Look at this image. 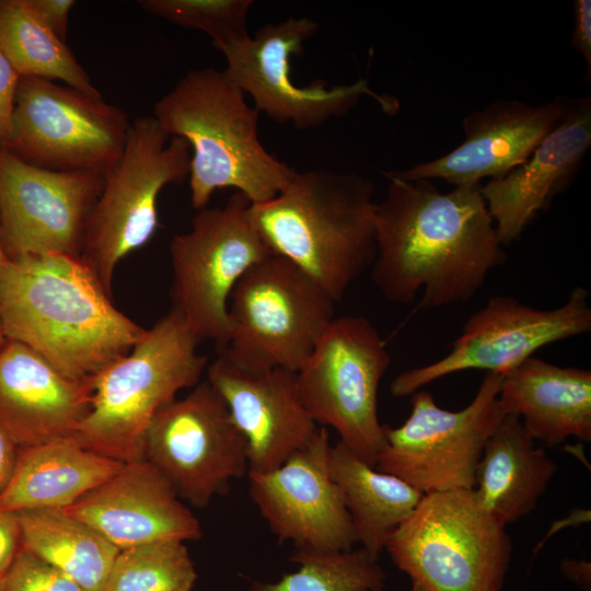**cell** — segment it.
I'll list each match as a JSON object with an SVG mask.
<instances>
[{
	"instance_id": "cell-1",
	"label": "cell",
	"mask_w": 591,
	"mask_h": 591,
	"mask_svg": "<svg viewBox=\"0 0 591 591\" xmlns=\"http://www.w3.org/2000/svg\"><path fill=\"white\" fill-rule=\"evenodd\" d=\"M376 204L371 279L392 303L432 310L467 301L507 259L480 184L441 193L428 179L392 176Z\"/></svg>"
},
{
	"instance_id": "cell-2",
	"label": "cell",
	"mask_w": 591,
	"mask_h": 591,
	"mask_svg": "<svg viewBox=\"0 0 591 591\" xmlns=\"http://www.w3.org/2000/svg\"><path fill=\"white\" fill-rule=\"evenodd\" d=\"M0 324L7 339L31 347L76 380L94 376L146 332L114 305L80 257L62 254L0 263Z\"/></svg>"
},
{
	"instance_id": "cell-3",
	"label": "cell",
	"mask_w": 591,
	"mask_h": 591,
	"mask_svg": "<svg viewBox=\"0 0 591 591\" xmlns=\"http://www.w3.org/2000/svg\"><path fill=\"white\" fill-rule=\"evenodd\" d=\"M374 186L356 172H296L273 199L251 205L270 252L309 275L335 302L376 255Z\"/></svg>"
},
{
	"instance_id": "cell-4",
	"label": "cell",
	"mask_w": 591,
	"mask_h": 591,
	"mask_svg": "<svg viewBox=\"0 0 591 591\" xmlns=\"http://www.w3.org/2000/svg\"><path fill=\"white\" fill-rule=\"evenodd\" d=\"M153 117L171 136L187 141L190 202L207 207L213 193L234 188L252 205L277 196L296 170L271 155L258 139V112L223 71L190 70L154 105Z\"/></svg>"
},
{
	"instance_id": "cell-5",
	"label": "cell",
	"mask_w": 591,
	"mask_h": 591,
	"mask_svg": "<svg viewBox=\"0 0 591 591\" xmlns=\"http://www.w3.org/2000/svg\"><path fill=\"white\" fill-rule=\"evenodd\" d=\"M200 341L171 308L126 355L90 378L91 408L76 440L121 463L143 460L154 415L179 391L200 382L208 366L197 351Z\"/></svg>"
},
{
	"instance_id": "cell-6",
	"label": "cell",
	"mask_w": 591,
	"mask_h": 591,
	"mask_svg": "<svg viewBox=\"0 0 591 591\" xmlns=\"http://www.w3.org/2000/svg\"><path fill=\"white\" fill-rule=\"evenodd\" d=\"M385 549L422 591H501L512 543L473 489L425 494Z\"/></svg>"
},
{
	"instance_id": "cell-7",
	"label": "cell",
	"mask_w": 591,
	"mask_h": 591,
	"mask_svg": "<svg viewBox=\"0 0 591 591\" xmlns=\"http://www.w3.org/2000/svg\"><path fill=\"white\" fill-rule=\"evenodd\" d=\"M190 158L187 141L171 137L153 116L130 121L119 157L104 172L80 253L109 294L117 265L158 229L161 190L188 177Z\"/></svg>"
},
{
	"instance_id": "cell-8",
	"label": "cell",
	"mask_w": 591,
	"mask_h": 591,
	"mask_svg": "<svg viewBox=\"0 0 591 591\" xmlns=\"http://www.w3.org/2000/svg\"><path fill=\"white\" fill-rule=\"evenodd\" d=\"M336 304L298 266L271 254L234 287L229 339L217 351L243 366L298 372L336 317Z\"/></svg>"
},
{
	"instance_id": "cell-9",
	"label": "cell",
	"mask_w": 591,
	"mask_h": 591,
	"mask_svg": "<svg viewBox=\"0 0 591 591\" xmlns=\"http://www.w3.org/2000/svg\"><path fill=\"white\" fill-rule=\"evenodd\" d=\"M391 363L385 341L363 316L335 317L297 372L301 401L316 425L375 467L385 442L379 385Z\"/></svg>"
},
{
	"instance_id": "cell-10",
	"label": "cell",
	"mask_w": 591,
	"mask_h": 591,
	"mask_svg": "<svg viewBox=\"0 0 591 591\" xmlns=\"http://www.w3.org/2000/svg\"><path fill=\"white\" fill-rule=\"evenodd\" d=\"M251 205L235 192L223 206L200 209L190 229L170 243L172 309L217 350L229 339L228 303L234 287L273 254L253 221Z\"/></svg>"
},
{
	"instance_id": "cell-11",
	"label": "cell",
	"mask_w": 591,
	"mask_h": 591,
	"mask_svg": "<svg viewBox=\"0 0 591 591\" xmlns=\"http://www.w3.org/2000/svg\"><path fill=\"white\" fill-rule=\"evenodd\" d=\"M501 376L487 373L471 403L455 412L437 405L426 390L413 393L404 424L384 425L375 468L424 495L473 489L485 443L506 416L498 399Z\"/></svg>"
},
{
	"instance_id": "cell-12",
	"label": "cell",
	"mask_w": 591,
	"mask_h": 591,
	"mask_svg": "<svg viewBox=\"0 0 591 591\" xmlns=\"http://www.w3.org/2000/svg\"><path fill=\"white\" fill-rule=\"evenodd\" d=\"M129 124L102 96L21 77L5 150L48 170L104 173L119 157Z\"/></svg>"
},
{
	"instance_id": "cell-13",
	"label": "cell",
	"mask_w": 591,
	"mask_h": 591,
	"mask_svg": "<svg viewBox=\"0 0 591 591\" xmlns=\"http://www.w3.org/2000/svg\"><path fill=\"white\" fill-rule=\"evenodd\" d=\"M317 31V24L305 16L266 24L253 37L219 50L227 61L222 71L253 99L258 113L301 130L317 128L345 115L366 95L374 99L387 114L396 113L397 101L372 91L366 79L334 86L323 81L299 86L291 80L292 56L301 55L304 43Z\"/></svg>"
},
{
	"instance_id": "cell-14",
	"label": "cell",
	"mask_w": 591,
	"mask_h": 591,
	"mask_svg": "<svg viewBox=\"0 0 591 591\" xmlns=\"http://www.w3.org/2000/svg\"><path fill=\"white\" fill-rule=\"evenodd\" d=\"M144 459L199 509L248 473L245 439L207 380L158 410L146 432Z\"/></svg>"
},
{
	"instance_id": "cell-15",
	"label": "cell",
	"mask_w": 591,
	"mask_h": 591,
	"mask_svg": "<svg viewBox=\"0 0 591 591\" xmlns=\"http://www.w3.org/2000/svg\"><path fill=\"white\" fill-rule=\"evenodd\" d=\"M589 293L576 287L558 308L540 310L509 296H495L465 322L461 335L441 359L398 374L395 397L409 396L443 376L465 370L505 375L535 351L555 341L590 332Z\"/></svg>"
},
{
	"instance_id": "cell-16",
	"label": "cell",
	"mask_w": 591,
	"mask_h": 591,
	"mask_svg": "<svg viewBox=\"0 0 591 591\" xmlns=\"http://www.w3.org/2000/svg\"><path fill=\"white\" fill-rule=\"evenodd\" d=\"M104 173L55 171L0 149V231L8 257H80Z\"/></svg>"
},
{
	"instance_id": "cell-17",
	"label": "cell",
	"mask_w": 591,
	"mask_h": 591,
	"mask_svg": "<svg viewBox=\"0 0 591 591\" xmlns=\"http://www.w3.org/2000/svg\"><path fill=\"white\" fill-rule=\"evenodd\" d=\"M329 434L310 442L274 471L248 473L250 496L279 542L297 549L346 552L357 542L341 493L329 471Z\"/></svg>"
},
{
	"instance_id": "cell-18",
	"label": "cell",
	"mask_w": 591,
	"mask_h": 591,
	"mask_svg": "<svg viewBox=\"0 0 591 591\" xmlns=\"http://www.w3.org/2000/svg\"><path fill=\"white\" fill-rule=\"evenodd\" d=\"M217 352L206 368V380L245 439L248 473L274 471L305 447L318 428L299 395L297 372L247 367Z\"/></svg>"
},
{
	"instance_id": "cell-19",
	"label": "cell",
	"mask_w": 591,
	"mask_h": 591,
	"mask_svg": "<svg viewBox=\"0 0 591 591\" xmlns=\"http://www.w3.org/2000/svg\"><path fill=\"white\" fill-rule=\"evenodd\" d=\"M572 99L557 96L536 106L500 100L463 120L464 141L447 154L384 176L403 181L442 179L455 186L500 177L524 162L559 124Z\"/></svg>"
},
{
	"instance_id": "cell-20",
	"label": "cell",
	"mask_w": 591,
	"mask_h": 591,
	"mask_svg": "<svg viewBox=\"0 0 591 591\" xmlns=\"http://www.w3.org/2000/svg\"><path fill=\"white\" fill-rule=\"evenodd\" d=\"M119 551L161 540L195 541L202 531L166 477L146 459L65 508Z\"/></svg>"
},
{
	"instance_id": "cell-21",
	"label": "cell",
	"mask_w": 591,
	"mask_h": 591,
	"mask_svg": "<svg viewBox=\"0 0 591 591\" xmlns=\"http://www.w3.org/2000/svg\"><path fill=\"white\" fill-rule=\"evenodd\" d=\"M92 402L91 380L71 379L31 347L0 346V425L18 448L74 437Z\"/></svg>"
},
{
	"instance_id": "cell-22",
	"label": "cell",
	"mask_w": 591,
	"mask_h": 591,
	"mask_svg": "<svg viewBox=\"0 0 591 591\" xmlns=\"http://www.w3.org/2000/svg\"><path fill=\"white\" fill-rule=\"evenodd\" d=\"M591 144V99L571 101L559 124L530 157L480 186L500 243L518 240L577 171Z\"/></svg>"
},
{
	"instance_id": "cell-23",
	"label": "cell",
	"mask_w": 591,
	"mask_h": 591,
	"mask_svg": "<svg viewBox=\"0 0 591 591\" xmlns=\"http://www.w3.org/2000/svg\"><path fill=\"white\" fill-rule=\"evenodd\" d=\"M499 404L517 415L534 441L556 447L591 440V371L534 356L501 376Z\"/></svg>"
},
{
	"instance_id": "cell-24",
	"label": "cell",
	"mask_w": 591,
	"mask_h": 591,
	"mask_svg": "<svg viewBox=\"0 0 591 591\" xmlns=\"http://www.w3.org/2000/svg\"><path fill=\"white\" fill-rule=\"evenodd\" d=\"M125 463L82 447L74 437L19 448L0 509H65L118 473Z\"/></svg>"
},
{
	"instance_id": "cell-25",
	"label": "cell",
	"mask_w": 591,
	"mask_h": 591,
	"mask_svg": "<svg viewBox=\"0 0 591 591\" xmlns=\"http://www.w3.org/2000/svg\"><path fill=\"white\" fill-rule=\"evenodd\" d=\"M557 471L517 415H506L485 443L473 488L503 526L532 512Z\"/></svg>"
},
{
	"instance_id": "cell-26",
	"label": "cell",
	"mask_w": 591,
	"mask_h": 591,
	"mask_svg": "<svg viewBox=\"0 0 591 591\" xmlns=\"http://www.w3.org/2000/svg\"><path fill=\"white\" fill-rule=\"evenodd\" d=\"M329 471L350 515L357 542L374 557L417 508L424 494L402 478L360 460L339 440L329 449Z\"/></svg>"
},
{
	"instance_id": "cell-27",
	"label": "cell",
	"mask_w": 591,
	"mask_h": 591,
	"mask_svg": "<svg viewBox=\"0 0 591 591\" xmlns=\"http://www.w3.org/2000/svg\"><path fill=\"white\" fill-rule=\"evenodd\" d=\"M22 548L57 568L85 591H102L119 552L63 509L18 512Z\"/></svg>"
},
{
	"instance_id": "cell-28",
	"label": "cell",
	"mask_w": 591,
	"mask_h": 591,
	"mask_svg": "<svg viewBox=\"0 0 591 591\" xmlns=\"http://www.w3.org/2000/svg\"><path fill=\"white\" fill-rule=\"evenodd\" d=\"M0 51L20 77L59 81L102 96L66 42L43 24L28 0H0Z\"/></svg>"
},
{
	"instance_id": "cell-29",
	"label": "cell",
	"mask_w": 591,
	"mask_h": 591,
	"mask_svg": "<svg viewBox=\"0 0 591 591\" xmlns=\"http://www.w3.org/2000/svg\"><path fill=\"white\" fill-rule=\"evenodd\" d=\"M290 561L299 565L277 582H258L250 591H383L386 573L363 548L346 552L296 549Z\"/></svg>"
},
{
	"instance_id": "cell-30",
	"label": "cell",
	"mask_w": 591,
	"mask_h": 591,
	"mask_svg": "<svg viewBox=\"0 0 591 591\" xmlns=\"http://www.w3.org/2000/svg\"><path fill=\"white\" fill-rule=\"evenodd\" d=\"M185 543L161 540L120 549L102 591H193L197 572Z\"/></svg>"
},
{
	"instance_id": "cell-31",
	"label": "cell",
	"mask_w": 591,
	"mask_h": 591,
	"mask_svg": "<svg viewBox=\"0 0 591 591\" xmlns=\"http://www.w3.org/2000/svg\"><path fill=\"white\" fill-rule=\"evenodd\" d=\"M149 14L209 35L216 49L248 37L246 20L252 0H141Z\"/></svg>"
},
{
	"instance_id": "cell-32",
	"label": "cell",
	"mask_w": 591,
	"mask_h": 591,
	"mask_svg": "<svg viewBox=\"0 0 591 591\" xmlns=\"http://www.w3.org/2000/svg\"><path fill=\"white\" fill-rule=\"evenodd\" d=\"M3 591H85L63 572L21 548L2 579Z\"/></svg>"
},
{
	"instance_id": "cell-33",
	"label": "cell",
	"mask_w": 591,
	"mask_h": 591,
	"mask_svg": "<svg viewBox=\"0 0 591 591\" xmlns=\"http://www.w3.org/2000/svg\"><path fill=\"white\" fill-rule=\"evenodd\" d=\"M20 78L0 51V149H5L9 140Z\"/></svg>"
},
{
	"instance_id": "cell-34",
	"label": "cell",
	"mask_w": 591,
	"mask_h": 591,
	"mask_svg": "<svg viewBox=\"0 0 591 591\" xmlns=\"http://www.w3.org/2000/svg\"><path fill=\"white\" fill-rule=\"evenodd\" d=\"M21 548L22 538L18 512L0 509V580L11 568Z\"/></svg>"
},
{
	"instance_id": "cell-35",
	"label": "cell",
	"mask_w": 591,
	"mask_h": 591,
	"mask_svg": "<svg viewBox=\"0 0 591 591\" xmlns=\"http://www.w3.org/2000/svg\"><path fill=\"white\" fill-rule=\"evenodd\" d=\"M43 24L60 40L66 42L69 14L73 0H28Z\"/></svg>"
},
{
	"instance_id": "cell-36",
	"label": "cell",
	"mask_w": 591,
	"mask_h": 591,
	"mask_svg": "<svg viewBox=\"0 0 591 591\" xmlns=\"http://www.w3.org/2000/svg\"><path fill=\"white\" fill-rule=\"evenodd\" d=\"M575 24L571 36V45L584 59L588 67V76L591 69V1L576 0Z\"/></svg>"
},
{
	"instance_id": "cell-37",
	"label": "cell",
	"mask_w": 591,
	"mask_h": 591,
	"mask_svg": "<svg viewBox=\"0 0 591 591\" xmlns=\"http://www.w3.org/2000/svg\"><path fill=\"white\" fill-rule=\"evenodd\" d=\"M18 450V445L0 425V495L3 493L12 477L16 463Z\"/></svg>"
},
{
	"instance_id": "cell-38",
	"label": "cell",
	"mask_w": 591,
	"mask_h": 591,
	"mask_svg": "<svg viewBox=\"0 0 591 591\" xmlns=\"http://www.w3.org/2000/svg\"><path fill=\"white\" fill-rule=\"evenodd\" d=\"M564 572L581 586H590V564L586 560L567 559L563 561Z\"/></svg>"
},
{
	"instance_id": "cell-39",
	"label": "cell",
	"mask_w": 591,
	"mask_h": 591,
	"mask_svg": "<svg viewBox=\"0 0 591 591\" xmlns=\"http://www.w3.org/2000/svg\"><path fill=\"white\" fill-rule=\"evenodd\" d=\"M8 258L4 250H3V246H2V240H1V231H0V263H2L3 260H5Z\"/></svg>"
},
{
	"instance_id": "cell-40",
	"label": "cell",
	"mask_w": 591,
	"mask_h": 591,
	"mask_svg": "<svg viewBox=\"0 0 591 591\" xmlns=\"http://www.w3.org/2000/svg\"><path fill=\"white\" fill-rule=\"evenodd\" d=\"M4 340H5V336H4V334H3L2 326H1V324H0V346H1V344H2Z\"/></svg>"
},
{
	"instance_id": "cell-41",
	"label": "cell",
	"mask_w": 591,
	"mask_h": 591,
	"mask_svg": "<svg viewBox=\"0 0 591 591\" xmlns=\"http://www.w3.org/2000/svg\"><path fill=\"white\" fill-rule=\"evenodd\" d=\"M409 591H422L418 586L412 584V588Z\"/></svg>"
},
{
	"instance_id": "cell-42",
	"label": "cell",
	"mask_w": 591,
	"mask_h": 591,
	"mask_svg": "<svg viewBox=\"0 0 591 591\" xmlns=\"http://www.w3.org/2000/svg\"><path fill=\"white\" fill-rule=\"evenodd\" d=\"M0 591H3L2 580H0Z\"/></svg>"
}]
</instances>
